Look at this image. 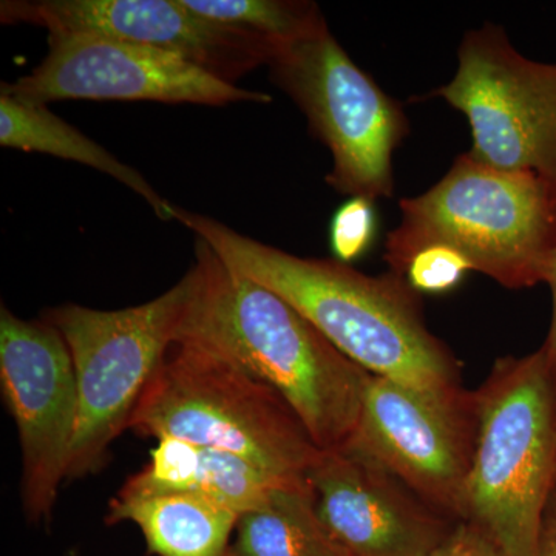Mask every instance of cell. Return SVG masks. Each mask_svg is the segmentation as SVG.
<instances>
[{"instance_id":"obj_16","label":"cell","mask_w":556,"mask_h":556,"mask_svg":"<svg viewBox=\"0 0 556 556\" xmlns=\"http://www.w3.org/2000/svg\"><path fill=\"white\" fill-rule=\"evenodd\" d=\"M0 146L43 153L100 170L148 201L161 219H174V204L163 199L134 167L54 115L47 105L16 100L0 91Z\"/></svg>"},{"instance_id":"obj_22","label":"cell","mask_w":556,"mask_h":556,"mask_svg":"<svg viewBox=\"0 0 556 556\" xmlns=\"http://www.w3.org/2000/svg\"><path fill=\"white\" fill-rule=\"evenodd\" d=\"M544 283H547L552 291V321L546 342L541 346V350H543L547 367L556 380V251L551 260V265H548Z\"/></svg>"},{"instance_id":"obj_10","label":"cell","mask_w":556,"mask_h":556,"mask_svg":"<svg viewBox=\"0 0 556 556\" xmlns=\"http://www.w3.org/2000/svg\"><path fill=\"white\" fill-rule=\"evenodd\" d=\"M0 387L22 455L21 501L28 521L51 517L78 424L79 396L67 343L53 325L0 308Z\"/></svg>"},{"instance_id":"obj_8","label":"cell","mask_w":556,"mask_h":556,"mask_svg":"<svg viewBox=\"0 0 556 556\" xmlns=\"http://www.w3.org/2000/svg\"><path fill=\"white\" fill-rule=\"evenodd\" d=\"M459 67L426 98L467 116L471 159L508 172H533L556 189V64L527 60L493 24L468 31Z\"/></svg>"},{"instance_id":"obj_23","label":"cell","mask_w":556,"mask_h":556,"mask_svg":"<svg viewBox=\"0 0 556 556\" xmlns=\"http://www.w3.org/2000/svg\"><path fill=\"white\" fill-rule=\"evenodd\" d=\"M541 556H556V490L544 517Z\"/></svg>"},{"instance_id":"obj_11","label":"cell","mask_w":556,"mask_h":556,"mask_svg":"<svg viewBox=\"0 0 556 556\" xmlns=\"http://www.w3.org/2000/svg\"><path fill=\"white\" fill-rule=\"evenodd\" d=\"M49 54L30 75L2 83L0 91L40 105L64 100L155 101L211 108L273 102L263 91L241 89L167 51L86 35L49 36Z\"/></svg>"},{"instance_id":"obj_18","label":"cell","mask_w":556,"mask_h":556,"mask_svg":"<svg viewBox=\"0 0 556 556\" xmlns=\"http://www.w3.org/2000/svg\"><path fill=\"white\" fill-rule=\"evenodd\" d=\"M203 20L236 28L278 47L327 27L324 14L306 0H181Z\"/></svg>"},{"instance_id":"obj_21","label":"cell","mask_w":556,"mask_h":556,"mask_svg":"<svg viewBox=\"0 0 556 556\" xmlns=\"http://www.w3.org/2000/svg\"><path fill=\"white\" fill-rule=\"evenodd\" d=\"M428 556H504L496 544L466 521H457L444 543L439 544Z\"/></svg>"},{"instance_id":"obj_20","label":"cell","mask_w":556,"mask_h":556,"mask_svg":"<svg viewBox=\"0 0 556 556\" xmlns=\"http://www.w3.org/2000/svg\"><path fill=\"white\" fill-rule=\"evenodd\" d=\"M468 270L467 260L452 248L430 247L409 262L404 277L417 294H444L453 291Z\"/></svg>"},{"instance_id":"obj_7","label":"cell","mask_w":556,"mask_h":556,"mask_svg":"<svg viewBox=\"0 0 556 556\" xmlns=\"http://www.w3.org/2000/svg\"><path fill=\"white\" fill-rule=\"evenodd\" d=\"M274 84L305 113L332 155L327 182L371 201L394 193L393 155L408 135L404 109L358 67L327 27L274 51Z\"/></svg>"},{"instance_id":"obj_5","label":"cell","mask_w":556,"mask_h":556,"mask_svg":"<svg viewBox=\"0 0 556 556\" xmlns=\"http://www.w3.org/2000/svg\"><path fill=\"white\" fill-rule=\"evenodd\" d=\"M129 430L233 453L281 478L308 477L324 455L273 388L182 342L167 350Z\"/></svg>"},{"instance_id":"obj_17","label":"cell","mask_w":556,"mask_h":556,"mask_svg":"<svg viewBox=\"0 0 556 556\" xmlns=\"http://www.w3.org/2000/svg\"><path fill=\"white\" fill-rule=\"evenodd\" d=\"M225 556L348 555L318 517L308 478H299L240 515Z\"/></svg>"},{"instance_id":"obj_1","label":"cell","mask_w":556,"mask_h":556,"mask_svg":"<svg viewBox=\"0 0 556 556\" xmlns=\"http://www.w3.org/2000/svg\"><path fill=\"white\" fill-rule=\"evenodd\" d=\"M174 219L226 268L276 292L369 375L426 390L460 387L455 354L428 329L405 277L367 276L334 258H303L249 239L207 215L174 206Z\"/></svg>"},{"instance_id":"obj_4","label":"cell","mask_w":556,"mask_h":556,"mask_svg":"<svg viewBox=\"0 0 556 556\" xmlns=\"http://www.w3.org/2000/svg\"><path fill=\"white\" fill-rule=\"evenodd\" d=\"M477 393L478 434L459 521L504 556H541L556 490V380L543 350L501 358Z\"/></svg>"},{"instance_id":"obj_12","label":"cell","mask_w":556,"mask_h":556,"mask_svg":"<svg viewBox=\"0 0 556 556\" xmlns=\"http://www.w3.org/2000/svg\"><path fill=\"white\" fill-rule=\"evenodd\" d=\"M0 20L46 28L49 36H98L167 51L230 84L268 65L276 51L197 16L181 0H3Z\"/></svg>"},{"instance_id":"obj_14","label":"cell","mask_w":556,"mask_h":556,"mask_svg":"<svg viewBox=\"0 0 556 556\" xmlns=\"http://www.w3.org/2000/svg\"><path fill=\"white\" fill-rule=\"evenodd\" d=\"M292 479L263 470L243 457L178 439H161L150 460L121 486L119 495L185 493L228 507L241 515L258 507Z\"/></svg>"},{"instance_id":"obj_2","label":"cell","mask_w":556,"mask_h":556,"mask_svg":"<svg viewBox=\"0 0 556 556\" xmlns=\"http://www.w3.org/2000/svg\"><path fill=\"white\" fill-rule=\"evenodd\" d=\"M186 274L177 340L243 369L283 399L321 452L345 448L369 372L276 292L226 268L203 240Z\"/></svg>"},{"instance_id":"obj_3","label":"cell","mask_w":556,"mask_h":556,"mask_svg":"<svg viewBox=\"0 0 556 556\" xmlns=\"http://www.w3.org/2000/svg\"><path fill=\"white\" fill-rule=\"evenodd\" d=\"M401 223L386 241L391 273L430 247L463 255L501 287L544 283L556 251V189L533 172L485 166L467 153L433 188L399 203Z\"/></svg>"},{"instance_id":"obj_6","label":"cell","mask_w":556,"mask_h":556,"mask_svg":"<svg viewBox=\"0 0 556 556\" xmlns=\"http://www.w3.org/2000/svg\"><path fill=\"white\" fill-rule=\"evenodd\" d=\"M188 294L185 276L159 299L131 308L100 311L65 303L43 314L67 343L78 383L67 481L98 473L108 464L110 447L129 430L139 399L177 340Z\"/></svg>"},{"instance_id":"obj_15","label":"cell","mask_w":556,"mask_h":556,"mask_svg":"<svg viewBox=\"0 0 556 556\" xmlns=\"http://www.w3.org/2000/svg\"><path fill=\"white\" fill-rule=\"evenodd\" d=\"M240 515L185 493L124 496L110 501L109 526L131 522L153 556H225Z\"/></svg>"},{"instance_id":"obj_9","label":"cell","mask_w":556,"mask_h":556,"mask_svg":"<svg viewBox=\"0 0 556 556\" xmlns=\"http://www.w3.org/2000/svg\"><path fill=\"white\" fill-rule=\"evenodd\" d=\"M477 434L475 391L426 390L369 375L345 448L379 464L428 506L459 521Z\"/></svg>"},{"instance_id":"obj_13","label":"cell","mask_w":556,"mask_h":556,"mask_svg":"<svg viewBox=\"0 0 556 556\" xmlns=\"http://www.w3.org/2000/svg\"><path fill=\"white\" fill-rule=\"evenodd\" d=\"M306 478L318 517L348 556H428L457 522L351 450L324 452Z\"/></svg>"},{"instance_id":"obj_19","label":"cell","mask_w":556,"mask_h":556,"mask_svg":"<svg viewBox=\"0 0 556 556\" xmlns=\"http://www.w3.org/2000/svg\"><path fill=\"white\" fill-rule=\"evenodd\" d=\"M376 229L375 201L364 197L348 200L329 223V248L334 260L351 265L364 257L375 243Z\"/></svg>"}]
</instances>
